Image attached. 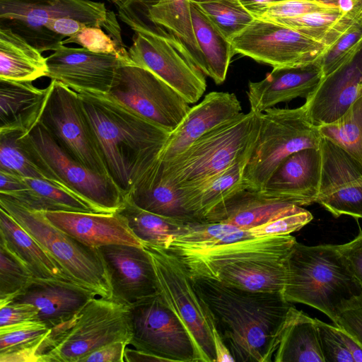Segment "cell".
Masks as SVG:
<instances>
[{
    "instance_id": "cell-30",
    "label": "cell",
    "mask_w": 362,
    "mask_h": 362,
    "mask_svg": "<svg viewBox=\"0 0 362 362\" xmlns=\"http://www.w3.org/2000/svg\"><path fill=\"white\" fill-rule=\"evenodd\" d=\"M274 361L325 362L315 318L291 306Z\"/></svg>"
},
{
    "instance_id": "cell-25",
    "label": "cell",
    "mask_w": 362,
    "mask_h": 362,
    "mask_svg": "<svg viewBox=\"0 0 362 362\" xmlns=\"http://www.w3.org/2000/svg\"><path fill=\"white\" fill-rule=\"evenodd\" d=\"M43 213L54 226L87 246L94 248L112 244L142 246L126 220L117 211Z\"/></svg>"
},
{
    "instance_id": "cell-35",
    "label": "cell",
    "mask_w": 362,
    "mask_h": 362,
    "mask_svg": "<svg viewBox=\"0 0 362 362\" xmlns=\"http://www.w3.org/2000/svg\"><path fill=\"white\" fill-rule=\"evenodd\" d=\"M190 11L194 36L204 59V74L221 84L226 80L235 54L232 44L194 3L190 2Z\"/></svg>"
},
{
    "instance_id": "cell-23",
    "label": "cell",
    "mask_w": 362,
    "mask_h": 362,
    "mask_svg": "<svg viewBox=\"0 0 362 362\" xmlns=\"http://www.w3.org/2000/svg\"><path fill=\"white\" fill-rule=\"evenodd\" d=\"M362 94V49L349 64L322 78L302 106L320 126L340 118Z\"/></svg>"
},
{
    "instance_id": "cell-48",
    "label": "cell",
    "mask_w": 362,
    "mask_h": 362,
    "mask_svg": "<svg viewBox=\"0 0 362 362\" xmlns=\"http://www.w3.org/2000/svg\"><path fill=\"white\" fill-rule=\"evenodd\" d=\"M334 324L348 333L362 346V293L341 305Z\"/></svg>"
},
{
    "instance_id": "cell-2",
    "label": "cell",
    "mask_w": 362,
    "mask_h": 362,
    "mask_svg": "<svg viewBox=\"0 0 362 362\" xmlns=\"http://www.w3.org/2000/svg\"><path fill=\"white\" fill-rule=\"evenodd\" d=\"M78 94L107 173L126 197L157 163L170 133L105 95Z\"/></svg>"
},
{
    "instance_id": "cell-15",
    "label": "cell",
    "mask_w": 362,
    "mask_h": 362,
    "mask_svg": "<svg viewBox=\"0 0 362 362\" xmlns=\"http://www.w3.org/2000/svg\"><path fill=\"white\" fill-rule=\"evenodd\" d=\"M235 54L273 68L317 62L329 47L271 20L255 18L230 40Z\"/></svg>"
},
{
    "instance_id": "cell-21",
    "label": "cell",
    "mask_w": 362,
    "mask_h": 362,
    "mask_svg": "<svg viewBox=\"0 0 362 362\" xmlns=\"http://www.w3.org/2000/svg\"><path fill=\"white\" fill-rule=\"evenodd\" d=\"M242 113L237 96L211 92L190 108L177 128L169 134L158 159L167 162L177 156L202 136Z\"/></svg>"
},
{
    "instance_id": "cell-44",
    "label": "cell",
    "mask_w": 362,
    "mask_h": 362,
    "mask_svg": "<svg viewBox=\"0 0 362 362\" xmlns=\"http://www.w3.org/2000/svg\"><path fill=\"white\" fill-rule=\"evenodd\" d=\"M69 43H76L93 52L115 54L125 61H132L122 37L105 33L101 27L86 26L76 35L62 42L63 45Z\"/></svg>"
},
{
    "instance_id": "cell-34",
    "label": "cell",
    "mask_w": 362,
    "mask_h": 362,
    "mask_svg": "<svg viewBox=\"0 0 362 362\" xmlns=\"http://www.w3.org/2000/svg\"><path fill=\"white\" fill-rule=\"evenodd\" d=\"M250 158L240 161L204 185L193 189H179L185 208L200 223L218 204L233 194L245 189L243 175Z\"/></svg>"
},
{
    "instance_id": "cell-38",
    "label": "cell",
    "mask_w": 362,
    "mask_h": 362,
    "mask_svg": "<svg viewBox=\"0 0 362 362\" xmlns=\"http://www.w3.org/2000/svg\"><path fill=\"white\" fill-rule=\"evenodd\" d=\"M320 134L343 148L362 165V94L332 123L318 126Z\"/></svg>"
},
{
    "instance_id": "cell-20",
    "label": "cell",
    "mask_w": 362,
    "mask_h": 362,
    "mask_svg": "<svg viewBox=\"0 0 362 362\" xmlns=\"http://www.w3.org/2000/svg\"><path fill=\"white\" fill-rule=\"evenodd\" d=\"M320 148H307L288 156L259 192L265 197L299 206L316 203L321 177Z\"/></svg>"
},
{
    "instance_id": "cell-16",
    "label": "cell",
    "mask_w": 362,
    "mask_h": 362,
    "mask_svg": "<svg viewBox=\"0 0 362 362\" xmlns=\"http://www.w3.org/2000/svg\"><path fill=\"white\" fill-rule=\"evenodd\" d=\"M40 122L59 146L86 168L109 176L78 93L52 80Z\"/></svg>"
},
{
    "instance_id": "cell-50",
    "label": "cell",
    "mask_w": 362,
    "mask_h": 362,
    "mask_svg": "<svg viewBox=\"0 0 362 362\" xmlns=\"http://www.w3.org/2000/svg\"><path fill=\"white\" fill-rule=\"evenodd\" d=\"M355 281L362 289V230L351 241L338 245Z\"/></svg>"
},
{
    "instance_id": "cell-33",
    "label": "cell",
    "mask_w": 362,
    "mask_h": 362,
    "mask_svg": "<svg viewBox=\"0 0 362 362\" xmlns=\"http://www.w3.org/2000/svg\"><path fill=\"white\" fill-rule=\"evenodd\" d=\"M24 181L21 189L3 195L38 211L98 212L88 202L62 185L39 178L24 177Z\"/></svg>"
},
{
    "instance_id": "cell-36",
    "label": "cell",
    "mask_w": 362,
    "mask_h": 362,
    "mask_svg": "<svg viewBox=\"0 0 362 362\" xmlns=\"http://www.w3.org/2000/svg\"><path fill=\"white\" fill-rule=\"evenodd\" d=\"M143 243L168 248L171 243L182 235L195 222H186L160 216L135 205L127 196L117 211Z\"/></svg>"
},
{
    "instance_id": "cell-31",
    "label": "cell",
    "mask_w": 362,
    "mask_h": 362,
    "mask_svg": "<svg viewBox=\"0 0 362 362\" xmlns=\"http://www.w3.org/2000/svg\"><path fill=\"white\" fill-rule=\"evenodd\" d=\"M160 163L158 159L127 197L138 207L147 211L179 221L199 222L185 208L180 189L161 180Z\"/></svg>"
},
{
    "instance_id": "cell-37",
    "label": "cell",
    "mask_w": 362,
    "mask_h": 362,
    "mask_svg": "<svg viewBox=\"0 0 362 362\" xmlns=\"http://www.w3.org/2000/svg\"><path fill=\"white\" fill-rule=\"evenodd\" d=\"M50 332L39 320L0 327V362H39Z\"/></svg>"
},
{
    "instance_id": "cell-43",
    "label": "cell",
    "mask_w": 362,
    "mask_h": 362,
    "mask_svg": "<svg viewBox=\"0 0 362 362\" xmlns=\"http://www.w3.org/2000/svg\"><path fill=\"white\" fill-rule=\"evenodd\" d=\"M33 277L27 267L0 243V303L14 298L27 286Z\"/></svg>"
},
{
    "instance_id": "cell-7",
    "label": "cell",
    "mask_w": 362,
    "mask_h": 362,
    "mask_svg": "<svg viewBox=\"0 0 362 362\" xmlns=\"http://www.w3.org/2000/svg\"><path fill=\"white\" fill-rule=\"evenodd\" d=\"M0 208L40 243L68 279L99 297L112 298L109 275L98 248L87 246L57 228L42 211L30 209L3 194Z\"/></svg>"
},
{
    "instance_id": "cell-58",
    "label": "cell",
    "mask_w": 362,
    "mask_h": 362,
    "mask_svg": "<svg viewBox=\"0 0 362 362\" xmlns=\"http://www.w3.org/2000/svg\"><path fill=\"white\" fill-rule=\"evenodd\" d=\"M279 1H284V0H274V2ZM273 3V2H272Z\"/></svg>"
},
{
    "instance_id": "cell-42",
    "label": "cell",
    "mask_w": 362,
    "mask_h": 362,
    "mask_svg": "<svg viewBox=\"0 0 362 362\" xmlns=\"http://www.w3.org/2000/svg\"><path fill=\"white\" fill-rule=\"evenodd\" d=\"M361 49L362 15L353 22L317 62L324 77L350 63Z\"/></svg>"
},
{
    "instance_id": "cell-49",
    "label": "cell",
    "mask_w": 362,
    "mask_h": 362,
    "mask_svg": "<svg viewBox=\"0 0 362 362\" xmlns=\"http://www.w3.org/2000/svg\"><path fill=\"white\" fill-rule=\"evenodd\" d=\"M37 315L36 308L30 303L11 300L0 303V327L38 320Z\"/></svg>"
},
{
    "instance_id": "cell-39",
    "label": "cell",
    "mask_w": 362,
    "mask_h": 362,
    "mask_svg": "<svg viewBox=\"0 0 362 362\" xmlns=\"http://www.w3.org/2000/svg\"><path fill=\"white\" fill-rule=\"evenodd\" d=\"M23 134L18 131L0 132V170L57 183L37 164L22 139Z\"/></svg>"
},
{
    "instance_id": "cell-12",
    "label": "cell",
    "mask_w": 362,
    "mask_h": 362,
    "mask_svg": "<svg viewBox=\"0 0 362 362\" xmlns=\"http://www.w3.org/2000/svg\"><path fill=\"white\" fill-rule=\"evenodd\" d=\"M22 139L40 168L57 183L88 202L100 213L117 211L125 199L112 180L67 153L39 122Z\"/></svg>"
},
{
    "instance_id": "cell-55",
    "label": "cell",
    "mask_w": 362,
    "mask_h": 362,
    "mask_svg": "<svg viewBox=\"0 0 362 362\" xmlns=\"http://www.w3.org/2000/svg\"><path fill=\"white\" fill-rule=\"evenodd\" d=\"M242 5L255 16L274 0H239Z\"/></svg>"
},
{
    "instance_id": "cell-56",
    "label": "cell",
    "mask_w": 362,
    "mask_h": 362,
    "mask_svg": "<svg viewBox=\"0 0 362 362\" xmlns=\"http://www.w3.org/2000/svg\"><path fill=\"white\" fill-rule=\"evenodd\" d=\"M189 1H190V2H193V3H199V2L208 1V0H189Z\"/></svg>"
},
{
    "instance_id": "cell-26",
    "label": "cell",
    "mask_w": 362,
    "mask_h": 362,
    "mask_svg": "<svg viewBox=\"0 0 362 362\" xmlns=\"http://www.w3.org/2000/svg\"><path fill=\"white\" fill-rule=\"evenodd\" d=\"M116 5L117 8L134 13L177 37L204 74V59L193 30L189 0H123Z\"/></svg>"
},
{
    "instance_id": "cell-6",
    "label": "cell",
    "mask_w": 362,
    "mask_h": 362,
    "mask_svg": "<svg viewBox=\"0 0 362 362\" xmlns=\"http://www.w3.org/2000/svg\"><path fill=\"white\" fill-rule=\"evenodd\" d=\"M117 10L121 21L134 32L128 50L130 59L151 71L189 104L197 102L206 90V82L182 42L164 28L136 14Z\"/></svg>"
},
{
    "instance_id": "cell-45",
    "label": "cell",
    "mask_w": 362,
    "mask_h": 362,
    "mask_svg": "<svg viewBox=\"0 0 362 362\" xmlns=\"http://www.w3.org/2000/svg\"><path fill=\"white\" fill-rule=\"evenodd\" d=\"M313 219L312 214L295 204L264 224L252 228L250 233L254 237L291 235L306 226Z\"/></svg>"
},
{
    "instance_id": "cell-52",
    "label": "cell",
    "mask_w": 362,
    "mask_h": 362,
    "mask_svg": "<svg viewBox=\"0 0 362 362\" xmlns=\"http://www.w3.org/2000/svg\"><path fill=\"white\" fill-rule=\"evenodd\" d=\"M88 25L84 22L70 17H59L51 21L47 30L52 33L65 39L69 37Z\"/></svg>"
},
{
    "instance_id": "cell-9",
    "label": "cell",
    "mask_w": 362,
    "mask_h": 362,
    "mask_svg": "<svg viewBox=\"0 0 362 362\" xmlns=\"http://www.w3.org/2000/svg\"><path fill=\"white\" fill-rule=\"evenodd\" d=\"M260 128L243 175L245 189L261 191L272 174L288 156L307 148H320L318 126L303 106L272 107L259 113Z\"/></svg>"
},
{
    "instance_id": "cell-53",
    "label": "cell",
    "mask_w": 362,
    "mask_h": 362,
    "mask_svg": "<svg viewBox=\"0 0 362 362\" xmlns=\"http://www.w3.org/2000/svg\"><path fill=\"white\" fill-rule=\"evenodd\" d=\"M213 339L216 353V362L235 361L229 348L226 344L216 327L213 329Z\"/></svg>"
},
{
    "instance_id": "cell-54",
    "label": "cell",
    "mask_w": 362,
    "mask_h": 362,
    "mask_svg": "<svg viewBox=\"0 0 362 362\" xmlns=\"http://www.w3.org/2000/svg\"><path fill=\"white\" fill-rule=\"evenodd\" d=\"M125 362H164L165 361L148 352L127 346L124 352Z\"/></svg>"
},
{
    "instance_id": "cell-13",
    "label": "cell",
    "mask_w": 362,
    "mask_h": 362,
    "mask_svg": "<svg viewBox=\"0 0 362 362\" xmlns=\"http://www.w3.org/2000/svg\"><path fill=\"white\" fill-rule=\"evenodd\" d=\"M105 96L168 133L177 128L191 108L175 89L133 62L120 65Z\"/></svg>"
},
{
    "instance_id": "cell-28",
    "label": "cell",
    "mask_w": 362,
    "mask_h": 362,
    "mask_svg": "<svg viewBox=\"0 0 362 362\" xmlns=\"http://www.w3.org/2000/svg\"><path fill=\"white\" fill-rule=\"evenodd\" d=\"M291 204L267 198L258 191L245 189L218 204L204 221L230 224L248 230L265 223Z\"/></svg>"
},
{
    "instance_id": "cell-27",
    "label": "cell",
    "mask_w": 362,
    "mask_h": 362,
    "mask_svg": "<svg viewBox=\"0 0 362 362\" xmlns=\"http://www.w3.org/2000/svg\"><path fill=\"white\" fill-rule=\"evenodd\" d=\"M51 86L0 79V132L28 133L41 119Z\"/></svg>"
},
{
    "instance_id": "cell-14",
    "label": "cell",
    "mask_w": 362,
    "mask_h": 362,
    "mask_svg": "<svg viewBox=\"0 0 362 362\" xmlns=\"http://www.w3.org/2000/svg\"><path fill=\"white\" fill-rule=\"evenodd\" d=\"M129 344L165 361L201 362L183 323L158 293L128 305Z\"/></svg>"
},
{
    "instance_id": "cell-29",
    "label": "cell",
    "mask_w": 362,
    "mask_h": 362,
    "mask_svg": "<svg viewBox=\"0 0 362 362\" xmlns=\"http://www.w3.org/2000/svg\"><path fill=\"white\" fill-rule=\"evenodd\" d=\"M0 243L27 267L34 278L71 281L40 243L2 208H0Z\"/></svg>"
},
{
    "instance_id": "cell-1",
    "label": "cell",
    "mask_w": 362,
    "mask_h": 362,
    "mask_svg": "<svg viewBox=\"0 0 362 362\" xmlns=\"http://www.w3.org/2000/svg\"><path fill=\"white\" fill-rule=\"evenodd\" d=\"M236 362H271L291 303L281 291H252L192 276Z\"/></svg>"
},
{
    "instance_id": "cell-32",
    "label": "cell",
    "mask_w": 362,
    "mask_h": 362,
    "mask_svg": "<svg viewBox=\"0 0 362 362\" xmlns=\"http://www.w3.org/2000/svg\"><path fill=\"white\" fill-rule=\"evenodd\" d=\"M47 57L23 37L0 28V79L33 81L47 76Z\"/></svg>"
},
{
    "instance_id": "cell-4",
    "label": "cell",
    "mask_w": 362,
    "mask_h": 362,
    "mask_svg": "<svg viewBox=\"0 0 362 362\" xmlns=\"http://www.w3.org/2000/svg\"><path fill=\"white\" fill-rule=\"evenodd\" d=\"M259 113L242 112L202 136L172 160H160L161 180L176 189H193L250 158L259 134Z\"/></svg>"
},
{
    "instance_id": "cell-10",
    "label": "cell",
    "mask_w": 362,
    "mask_h": 362,
    "mask_svg": "<svg viewBox=\"0 0 362 362\" xmlns=\"http://www.w3.org/2000/svg\"><path fill=\"white\" fill-rule=\"evenodd\" d=\"M70 17L107 33L119 24L104 3L90 0H0V28L23 37L41 52L56 50L64 40L47 30L54 18Z\"/></svg>"
},
{
    "instance_id": "cell-57",
    "label": "cell",
    "mask_w": 362,
    "mask_h": 362,
    "mask_svg": "<svg viewBox=\"0 0 362 362\" xmlns=\"http://www.w3.org/2000/svg\"><path fill=\"white\" fill-rule=\"evenodd\" d=\"M109 1L117 4L122 1L123 0H109Z\"/></svg>"
},
{
    "instance_id": "cell-46",
    "label": "cell",
    "mask_w": 362,
    "mask_h": 362,
    "mask_svg": "<svg viewBox=\"0 0 362 362\" xmlns=\"http://www.w3.org/2000/svg\"><path fill=\"white\" fill-rule=\"evenodd\" d=\"M315 320L325 362H354L349 347V334L336 325Z\"/></svg>"
},
{
    "instance_id": "cell-40",
    "label": "cell",
    "mask_w": 362,
    "mask_h": 362,
    "mask_svg": "<svg viewBox=\"0 0 362 362\" xmlns=\"http://www.w3.org/2000/svg\"><path fill=\"white\" fill-rule=\"evenodd\" d=\"M253 237L249 230L223 223H192L169 247L203 249ZM168 249V248H167Z\"/></svg>"
},
{
    "instance_id": "cell-22",
    "label": "cell",
    "mask_w": 362,
    "mask_h": 362,
    "mask_svg": "<svg viewBox=\"0 0 362 362\" xmlns=\"http://www.w3.org/2000/svg\"><path fill=\"white\" fill-rule=\"evenodd\" d=\"M96 296L93 291L69 280L33 277L11 300L32 304L37 310L38 320L54 329L70 320Z\"/></svg>"
},
{
    "instance_id": "cell-11",
    "label": "cell",
    "mask_w": 362,
    "mask_h": 362,
    "mask_svg": "<svg viewBox=\"0 0 362 362\" xmlns=\"http://www.w3.org/2000/svg\"><path fill=\"white\" fill-rule=\"evenodd\" d=\"M152 262L158 292L191 335L201 362H216L213 317L197 293L185 265L172 252L143 243Z\"/></svg>"
},
{
    "instance_id": "cell-41",
    "label": "cell",
    "mask_w": 362,
    "mask_h": 362,
    "mask_svg": "<svg viewBox=\"0 0 362 362\" xmlns=\"http://www.w3.org/2000/svg\"><path fill=\"white\" fill-rule=\"evenodd\" d=\"M194 4L230 40L255 18L239 0H208Z\"/></svg>"
},
{
    "instance_id": "cell-51",
    "label": "cell",
    "mask_w": 362,
    "mask_h": 362,
    "mask_svg": "<svg viewBox=\"0 0 362 362\" xmlns=\"http://www.w3.org/2000/svg\"><path fill=\"white\" fill-rule=\"evenodd\" d=\"M127 346L123 341L110 343L85 356L81 362H125L124 352Z\"/></svg>"
},
{
    "instance_id": "cell-3",
    "label": "cell",
    "mask_w": 362,
    "mask_h": 362,
    "mask_svg": "<svg viewBox=\"0 0 362 362\" xmlns=\"http://www.w3.org/2000/svg\"><path fill=\"white\" fill-rule=\"evenodd\" d=\"M291 235L250 237L203 249L169 247L192 276L252 291H283Z\"/></svg>"
},
{
    "instance_id": "cell-18",
    "label": "cell",
    "mask_w": 362,
    "mask_h": 362,
    "mask_svg": "<svg viewBox=\"0 0 362 362\" xmlns=\"http://www.w3.org/2000/svg\"><path fill=\"white\" fill-rule=\"evenodd\" d=\"M131 62L115 54L95 53L62 45L47 57V77L78 93L106 95L120 65Z\"/></svg>"
},
{
    "instance_id": "cell-17",
    "label": "cell",
    "mask_w": 362,
    "mask_h": 362,
    "mask_svg": "<svg viewBox=\"0 0 362 362\" xmlns=\"http://www.w3.org/2000/svg\"><path fill=\"white\" fill-rule=\"evenodd\" d=\"M320 150L321 177L316 203L335 217L362 218V165L322 137Z\"/></svg>"
},
{
    "instance_id": "cell-19",
    "label": "cell",
    "mask_w": 362,
    "mask_h": 362,
    "mask_svg": "<svg viewBox=\"0 0 362 362\" xmlns=\"http://www.w3.org/2000/svg\"><path fill=\"white\" fill-rule=\"evenodd\" d=\"M98 249L109 275L113 299L130 305L158 293L154 268L142 246L112 244Z\"/></svg>"
},
{
    "instance_id": "cell-24",
    "label": "cell",
    "mask_w": 362,
    "mask_h": 362,
    "mask_svg": "<svg viewBox=\"0 0 362 362\" xmlns=\"http://www.w3.org/2000/svg\"><path fill=\"white\" fill-rule=\"evenodd\" d=\"M324 76L317 62L273 68L261 81L250 82L247 92L250 111L262 112L276 104L297 98L307 99Z\"/></svg>"
},
{
    "instance_id": "cell-47",
    "label": "cell",
    "mask_w": 362,
    "mask_h": 362,
    "mask_svg": "<svg viewBox=\"0 0 362 362\" xmlns=\"http://www.w3.org/2000/svg\"><path fill=\"white\" fill-rule=\"evenodd\" d=\"M339 8L319 0H284L271 3L255 15V18L272 20Z\"/></svg>"
},
{
    "instance_id": "cell-5",
    "label": "cell",
    "mask_w": 362,
    "mask_h": 362,
    "mask_svg": "<svg viewBox=\"0 0 362 362\" xmlns=\"http://www.w3.org/2000/svg\"><path fill=\"white\" fill-rule=\"evenodd\" d=\"M285 299L314 308L333 322L341 305L361 294L338 245H305L296 242L287 262Z\"/></svg>"
},
{
    "instance_id": "cell-8",
    "label": "cell",
    "mask_w": 362,
    "mask_h": 362,
    "mask_svg": "<svg viewBox=\"0 0 362 362\" xmlns=\"http://www.w3.org/2000/svg\"><path fill=\"white\" fill-rule=\"evenodd\" d=\"M128 305L96 296L70 320L51 329L39 362H81L98 348L123 341L129 344Z\"/></svg>"
}]
</instances>
